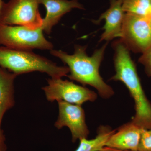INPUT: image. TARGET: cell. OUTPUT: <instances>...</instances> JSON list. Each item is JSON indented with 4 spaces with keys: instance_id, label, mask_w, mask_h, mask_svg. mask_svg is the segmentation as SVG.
Here are the masks:
<instances>
[{
    "instance_id": "obj_1",
    "label": "cell",
    "mask_w": 151,
    "mask_h": 151,
    "mask_svg": "<svg viewBox=\"0 0 151 151\" xmlns=\"http://www.w3.org/2000/svg\"><path fill=\"white\" fill-rule=\"evenodd\" d=\"M107 43L96 50L91 56L86 54V46L79 45H75L74 52L72 55L53 49L50 50V53L67 65L69 69L67 76L70 80L77 81L83 86L89 85L94 87L100 97L108 99L114 95V91L104 81L99 73Z\"/></svg>"
},
{
    "instance_id": "obj_2",
    "label": "cell",
    "mask_w": 151,
    "mask_h": 151,
    "mask_svg": "<svg viewBox=\"0 0 151 151\" xmlns=\"http://www.w3.org/2000/svg\"><path fill=\"white\" fill-rule=\"evenodd\" d=\"M116 74L110 79L123 82L135 103V116L132 122L141 129H151V103L143 90L130 50L121 40L114 44Z\"/></svg>"
},
{
    "instance_id": "obj_3",
    "label": "cell",
    "mask_w": 151,
    "mask_h": 151,
    "mask_svg": "<svg viewBox=\"0 0 151 151\" xmlns=\"http://www.w3.org/2000/svg\"><path fill=\"white\" fill-rule=\"evenodd\" d=\"M0 67L16 74L39 71L46 73L52 78L67 76L69 69L59 66L32 50H21L0 46Z\"/></svg>"
},
{
    "instance_id": "obj_4",
    "label": "cell",
    "mask_w": 151,
    "mask_h": 151,
    "mask_svg": "<svg viewBox=\"0 0 151 151\" xmlns=\"http://www.w3.org/2000/svg\"><path fill=\"white\" fill-rule=\"evenodd\" d=\"M42 27L30 28L0 24V45L14 49L51 50L53 45L45 38Z\"/></svg>"
},
{
    "instance_id": "obj_5",
    "label": "cell",
    "mask_w": 151,
    "mask_h": 151,
    "mask_svg": "<svg viewBox=\"0 0 151 151\" xmlns=\"http://www.w3.org/2000/svg\"><path fill=\"white\" fill-rule=\"evenodd\" d=\"M120 38L129 50L143 54L151 46V15L126 13Z\"/></svg>"
},
{
    "instance_id": "obj_6",
    "label": "cell",
    "mask_w": 151,
    "mask_h": 151,
    "mask_svg": "<svg viewBox=\"0 0 151 151\" xmlns=\"http://www.w3.org/2000/svg\"><path fill=\"white\" fill-rule=\"evenodd\" d=\"M46 86L42 88L47 101H63L81 105L88 101L94 102L97 94L88 88L75 84L71 81L61 78H49Z\"/></svg>"
},
{
    "instance_id": "obj_7",
    "label": "cell",
    "mask_w": 151,
    "mask_h": 151,
    "mask_svg": "<svg viewBox=\"0 0 151 151\" xmlns=\"http://www.w3.org/2000/svg\"><path fill=\"white\" fill-rule=\"evenodd\" d=\"M39 4L38 0H9L4 5L0 24L32 29L41 27L43 18Z\"/></svg>"
},
{
    "instance_id": "obj_8",
    "label": "cell",
    "mask_w": 151,
    "mask_h": 151,
    "mask_svg": "<svg viewBox=\"0 0 151 151\" xmlns=\"http://www.w3.org/2000/svg\"><path fill=\"white\" fill-rule=\"evenodd\" d=\"M58 103L59 115L54 124L55 128L60 129L64 127H68L71 132L73 143L87 139L89 131L85 122V113L81 105L63 101Z\"/></svg>"
},
{
    "instance_id": "obj_9",
    "label": "cell",
    "mask_w": 151,
    "mask_h": 151,
    "mask_svg": "<svg viewBox=\"0 0 151 151\" xmlns=\"http://www.w3.org/2000/svg\"><path fill=\"white\" fill-rule=\"evenodd\" d=\"M125 13L119 0H111L110 7L94 22V23L99 24L103 19L105 21L104 32L100 37V42L109 41L121 37Z\"/></svg>"
},
{
    "instance_id": "obj_10",
    "label": "cell",
    "mask_w": 151,
    "mask_h": 151,
    "mask_svg": "<svg viewBox=\"0 0 151 151\" xmlns=\"http://www.w3.org/2000/svg\"><path fill=\"white\" fill-rule=\"evenodd\" d=\"M38 1L46 8V15L43 18L41 27L47 34H50L52 27L65 14L73 9H84V6L78 0H38Z\"/></svg>"
},
{
    "instance_id": "obj_11",
    "label": "cell",
    "mask_w": 151,
    "mask_h": 151,
    "mask_svg": "<svg viewBox=\"0 0 151 151\" xmlns=\"http://www.w3.org/2000/svg\"><path fill=\"white\" fill-rule=\"evenodd\" d=\"M142 129L132 122L124 124L111 135L105 147L119 150L138 151Z\"/></svg>"
},
{
    "instance_id": "obj_12",
    "label": "cell",
    "mask_w": 151,
    "mask_h": 151,
    "mask_svg": "<svg viewBox=\"0 0 151 151\" xmlns=\"http://www.w3.org/2000/svg\"><path fill=\"white\" fill-rule=\"evenodd\" d=\"M17 76L0 67V130L4 115L15 105L14 82Z\"/></svg>"
},
{
    "instance_id": "obj_13",
    "label": "cell",
    "mask_w": 151,
    "mask_h": 151,
    "mask_svg": "<svg viewBox=\"0 0 151 151\" xmlns=\"http://www.w3.org/2000/svg\"><path fill=\"white\" fill-rule=\"evenodd\" d=\"M115 132L108 126H100L97 130L96 137L91 140H80L78 147L75 151H100L105 147L107 141Z\"/></svg>"
},
{
    "instance_id": "obj_14",
    "label": "cell",
    "mask_w": 151,
    "mask_h": 151,
    "mask_svg": "<svg viewBox=\"0 0 151 151\" xmlns=\"http://www.w3.org/2000/svg\"><path fill=\"white\" fill-rule=\"evenodd\" d=\"M125 13L151 15L150 0H119Z\"/></svg>"
},
{
    "instance_id": "obj_15",
    "label": "cell",
    "mask_w": 151,
    "mask_h": 151,
    "mask_svg": "<svg viewBox=\"0 0 151 151\" xmlns=\"http://www.w3.org/2000/svg\"><path fill=\"white\" fill-rule=\"evenodd\" d=\"M138 151H151V129H142Z\"/></svg>"
},
{
    "instance_id": "obj_16",
    "label": "cell",
    "mask_w": 151,
    "mask_h": 151,
    "mask_svg": "<svg viewBox=\"0 0 151 151\" xmlns=\"http://www.w3.org/2000/svg\"><path fill=\"white\" fill-rule=\"evenodd\" d=\"M139 62L145 67L147 75L151 77V46L139 58Z\"/></svg>"
},
{
    "instance_id": "obj_17",
    "label": "cell",
    "mask_w": 151,
    "mask_h": 151,
    "mask_svg": "<svg viewBox=\"0 0 151 151\" xmlns=\"http://www.w3.org/2000/svg\"><path fill=\"white\" fill-rule=\"evenodd\" d=\"M5 141L6 138L4 132L2 130H0V151H6L7 147Z\"/></svg>"
},
{
    "instance_id": "obj_18",
    "label": "cell",
    "mask_w": 151,
    "mask_h": 151,
    "mask_svg": "<svg viewBox=\"0 0 151 151\" xmlns=\"http://www.w3.org/2000/svg\"><path fill=\"white\" fill-rule=\"evenodd\" d=\"M4 4L5 2L3 0H0V21H1V17L2 13Z\"/></svg>"
},
{
    "instance_id": "obj_19",
    "label": "cell",
    "mask_w": 151,
    "mask_h": 151,
    "mask_svg": "<svg viewBox=\"0 0 151 151\" xmlns=\"http://www.w3.org/2000/svg\"><path fill=\"white\" fill-rule=\"evenodd\" d=\"M100 151H122L119 150H116V149H112L111 148L104 147Z\"/></svg>"
},
{
    "instance_id": "obj_20",
    "label": "cell",
    "mask_w": 151,
    "mask_h": 151,
    "mask_svg": "<svg viewBox=\"0 0 151 151\" xmlns=\"http://www.w3.org/2000/svg\"><path fill=\"white\" fill-rule=\"evenodd\" d=\"M150 9L151 12V0H150Z\"/></svg>"
}]
</instances>
